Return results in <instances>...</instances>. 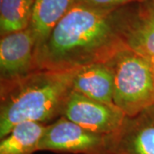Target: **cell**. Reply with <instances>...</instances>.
<instances>
[{"mask_svg":"<svg viewBox=\"0 0 154 154\" xmlns=\"http://www.w3.org/2000/svg\"><path fill=\"white\" fill-rule=\"evenodd\" d=\"M36 69V39L29 27L1 36V82L20 79Z\"/></svg>","mask_w":154,"mask_h":154,"instance_id":"8992f818","label":"cell"},{"mask_svg":"<svg viewBox=\"0 0 154 154\" xmlns=\"http://www.w3.org/2000/svg\"><path fill=\"white\" fill-rule=\"evenodd\" d=\"M120 31L126 48L145 57H154V0L122 7Z\"/></svg>","mask_w":154,"mask_h":154,"instance_id":"52a82bcc","label":"cell"},{"mask_svg":"<svg viewBox=\"0 0 154 154\" xmlns=\"http://www.w3.org/2000/svg\"><path fill=\"white\" fill-rule=\"evenodd\" d=\"M75 4V0H35L29 28L36 39V51Z\"/></svg>","mask_w":154,"mask_h":154,"instance_id":"30bf717a","label":"cell"},{"mask_svg":"<svg viewBox=\"0 0 154 154\" xmlns=\"http://www.w3.org/2000/svg\"><path fill=\"white\" fill-rule=\"evenodd\" d=\"M72 90L89 99L114 104V79L108 63H95L76 69Z\"/></svg>","mask_w":154,"mask_h":154,"instance_id":"9c48e42d","label":"cell"},{"mask_svg":"<svg viewBox=\"0 0 154 154\" xmlns=\"http://www.w3.org/2000/svg\"><path fill=\"white\" fill-rule=\"evenodd\" d=\"M140 1L143 0H75V3L103 10H116Z\"/></svg>","mask_w":154,"mask_h":154,"instance_id":"4fadbf2b","label":"cell"},{"mask_svg":"<svg viewBox=\"0 0 154 154\" xmlns=\"http://www.w3.org/2000/svg\"><path fill=\"white\" fill-rule=\"evenodd\" d=\"M122 10L75 3L37 50V69L69 70L109 62L126 48L120 31Z\"/></svg>","mask_w":154,"mask_h":154,"instance_id":"6da1fadb","label":"cell"},{"mask_svg":"<svg viewBox=\"0 0 154 154\" xmlns=\"http://www.w3.org/2000/svg\"><path fill=\"white\" fill-rule=\"evenodd\" d=\"M146 58L148 60L149 64H150V67H151V69H152L154 77V57H146Z\"/></svg>","mask_w":154,"mask_h":154,"instance_id":"5bb4252c","label":"cell"},{"mask_svg":"<svg viewBox=\"0 0 154 154\" xmlns=\"http://www.w3.org/2000/svg\"><path fill=\"white\" fill-rule=\"evenodd\" d=\"M147 110H148L149 112H150V113H151V114H152V115L154 116V105H152V106L151 108H149Z\"/></svg>","mask_w":154,"mask_h":154,"instance_id":"9a60e30c","label":"cell"},{"mask_svg":"<svg viewBox=\"0 0 154 154\" xmlns=\"http://www.w3.org/2000/svg\"><path fill=\"white\" fill-rule=\"evenodd\" d=\"M108 135L92 132L63 116L47 124L38 151L57 153L105 154Z\"/></svg>","mask_w":154,"mask_h":154,"instance_id":"277c9868","label":"cell"},{"mask_svg":"<svg viewBox=\"0 0 154 154\" xmlns=\"http://www.w3.org/2000/svg\"><path fill=\"white\" fill-rule=\"evenodd\" d=\"M47 124L25 122L19 123L1 139L0 154H33L38 146Z\"/></svg>","mask_w":154,"mask_h":154,"instance_id":"8fae6325","label":"cell"},{"mask_svg":"<svg viewBox=\"0 0 154 154\" xmlns=\"http://www.w3.org/2000/svg\"><path fill=\"white\" fill-rule=\"evenodd\" d=\"M75 70L36 69L20 79L1 82L0 139L19 123L45 124L62 115Z\"/></svg>","mask_w":154,"mask_h":154,"instance_id":"7a4b0ae2","label":"cell"},{"mask_svg":"<svg viewBox=\"0 0 154 154\" xmlns=\"http://www.w3.org/2000/svg\"><path fill=\"white\" fill-rule=\"evenodd\" d=\"M63 116L89 131L109 135L122 125L126 115L114 104L89 99L72 90L62 111Z\"/></svg>","mask_w":154,"mask_h":154,"instance_id":"5b68a950","label":"cell"},{"mask_svg":"<svg viewBox=\"0 0 154 154\" xmlns=\"http://www.w3.org/2000/svg\"><path fill=\"white\" fill-rule=\"evenodd\" d=\"M35 0H0V33H7L29 27Z\"/></svg>","mask_w":154,"mask_h":154,"instance_id":"7c38bea8","label":"cell"},{"mask_svg":"<svg viewBox=\"0 0 154 154\" xmlns=\"http://www.w3.org/2000/svg\"><path fill=\"white\" fill-rule=\"evenodd\" d=\"M107 63L114 79L113 103L126 116L154 105V77L146 57L123 48Z\"/></svg>","mask_w":154,"mask_h":154,"instance_id":"3957f363","label":"cell"},{"mask_svg":"<svg viewBox=\"0 0 154 154\" xmlns=\"http://www.w3.org/2000/svg\"><path fill=\"white\" fill-rule=\"evenodd\" d=\"M105 154H154V116L146 110L126 116L120 128L108 135Z\"/></svg>","mask_w":154,"mask_h":154,"instance_id":"ba28073f","label":"cell"}]
</instances>
